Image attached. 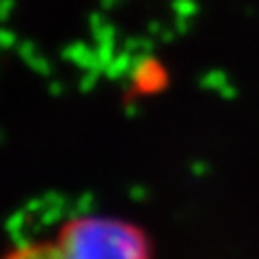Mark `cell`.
<instances>
[{
  "instance_id": "obj_2",
  "label": "cell",
  "mask_w": 259,
  "mask_h": 259,
  "mask_svg": "<svg viewBox=\"0 0 259 259\" xmlns=\"http://www.w3.org/2000/svg\"><path fill=\"white\" fill-rule=\"evenodd\" d=\"M7 259H59V257H56L54 244H35V246L18 250L13 257H7Z\"/></svg>"
},
{
  "instance_id": "obj_1",
  "label": "cell",
  "mask_w": 259,
  "mask_h": 259,
  "mask_svg": "<svg viewBox=\"0 0 259 259\" xmlns=\"http://www.w3.org/2000/svg\"><path fill=\"white\" fill-rule=\"evenodd\" d=\"M59 259H153L141 227L108 216L67 223L54 242Z\"/></svg>"
}]
</instances>
